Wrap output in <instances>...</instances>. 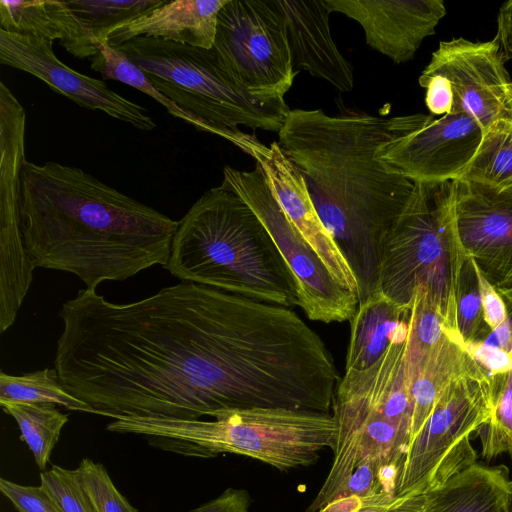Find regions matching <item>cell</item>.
I'll return each mask as SVG.
<instances>
[{"label":"cell","mask_w":512,"mask_h":512,"mask_svg":"<svg viewBox=\"0 0 512 512\" xmlns=\"http://www.w3.org/2000/svg\"><path fill=\"white\" fill-rule=\"evenodd\" d=\"M410 307L388 298L380 289L359 302L350 320V340L343 376L375 365L390 346L409 331Z\"/></svg>","instance_id":"cell-21"},{"label":"cell","mask_w":512,"mask_h":512,"mask_svg":"<svg viewBox=\"0 0 512 512\" xmlns=\"http://www.w3.org/2000/svg\"><path fill=\"white\" fill-rule=\"evenodd\" d=\"M510 456H511V458H512V454H511Z\"/></svg>","instance_id":"cell-43"},{"label":"cell","mask_w":512,"mask_h":512,"mask_svg":"<svg viewBox=\"0 0 512 512\" xmlns=\"http://www.w3.org/2000/svg\"><path fill=\"white\" fill-rule=\"evenodd\" d=\"M19 211L34 264L72 273L96 291L166 266L178 221L88 174L57 162H24Z\"/></svg>","instance_id":"cell-2"},{"label":"cell","mask_w":512,"mask_h":512,"mask_svg":"<svg viewBox=\"0 0 512 512\" xmlns=\"http://www.w3.org/2000/svg\"><path fill=\"white\" fill-rule=\"evenodd\" d=\"M99 52L91 59V68L99 72L104 80H115L133 87L161 104L169 114L179 118L197 130L207 132L197 118L182 110L172 100L162 94L150 82L141 68L131 62L124 53L114 47L97 41Z\"/></svg>","instance_id":"cell-27"},{"label":"cell","mask_w":512,"mask_h":512,"mask_svg":"<svg viewBox=\"0 0 512 512\" xmlns=\"http://www.w3.org/2000/svg\"><path fill=\"white\" fill-rule=\"evenodd\" d=\"M40 482L62 512H95L73 470L53 465L40 473Z\"/></svg>","instance_id":"cell-32"},{"label":"cell","mask_w":512,"mask_h":512,"mask_svg":"<svg viewBox=\"0 0 512 512\" xmlns=\"http://www.w3.org/2000/svg\"><path fill=\"white\" fill-rule=\"evenodd\" d=\"M0 29L12 34L59 41L74 57L90 60L98 54L97 40L66 1H0Z\"/></svg>","instance_id":"cell-20"},{"label":"cell","mask_w":512,"mask_h":512,"mask_svg":"<svg viewBox=\"0 0 512 512\" xmlns=\"http://www.w3.org/2000/svg\"><path fill=\"white\" fill-rule=\"evenodd\" d=\"M491 414L487 370L449 384L408 447L396 497L425 494L475 464L477 451L471 435Z\"/></svg>","instance_id":"cell-8"},{"label":"cell","mask_w":512,"mask_h":512,"mask_svg":"<svg viewBox=\"0 0 512 512\" xmlns=\"http://www.w3.org/2000/svg\"><path fill=\"white\" fill-rule=\"evenodd\" d=\"M107 430L142 435L153 448L183 456L232 453L281 471L315 463L338 438L333 414L283 408L229 410L214 420L119 417Z\"/></svg>","instance_id":"cell-5"},{"label":"cell","mask_w":512,"mask_h":512,"mask_svg":"<svg viewBox=\"0 0 512 512\" xmlns=\"http://www.w3.org/2000/svg\"><path fill=\"white\" fill-rule=\"evenodd\" d=\"M418 82L426 89L425 103L432 115L443 116L451 112L453 94L449 82L444 77H419Z\"/></svg>","instance_id":"cell-34"},{"label":"cell","mask_w":512,"mask_h":512,"mask_svg":"<svg viewBox=\"0 0 512 512\" xmlns=\"http://www.w3.org/2000/svg\"><path fill=\"white\" fill-rule=\"evenodd\" d=\"M509 512H512V503H511V506H510V510H509Z\"/></svg>","instance_id":"cell-42"},{"label":"cell","mask_w":512,"mask_h":512,"mask_svg":"<svg viewBox=\"0 0 512 512\" xmlns=\"http://www.w3.org/2000/svg\"><path fill=\"white\" fill-rule=\"evenodd\" d=\"M229 142L255 159L288 219L322 259L334 278L343 287L358 295L356 278L321 221L301 171L286 156L278 142L266 146L254 135L242 130Z\"/></svg>","instance_id":"cell-16"},{"label":"cell","mask_w":512,"mask_h":512,"mask_svg":"<svg viewBox=\"0 0 512 512\" xmlns=\"http://www.w3.org/2000/svg\"><path fill=\"white\" fill-rule=\"evenodd\" d=\"M59 317L55 369L93 414L196 420L254 404L264 350L240 295L182 281L117 304L85 288Z\"/></svg>","instance_id":"cell-1"},{"label":"cell","mask_w":512,"mask_h":512,"mask_svg":"<svg viewBox=\"0 0 512 512\" xmlns=\"http://www.w3.org/2000/svg\"><path fill=\"white\" fill-rule=\"evenodd\" d=\"M458 180L512 190V115L496 120L483 131L475 155Z\"/></svg>","instance_id":"cell-24"},{"label":"cell","mask_w":512,"mask_h":512,"mask_svg":"<svg viewBox=\"0 0 512 512\" xmlns=\"http://www.w3.org/2000/svg\"><path fill=\"white\" fill-rule=\"evenodd\" d=\"M457 182H415L382 248L380 290L409 307L418 288L427 295L445 332L460 342L456 298L462 250L455 224Z\"/></svg>","instance_id":"cell-6"},{"label":"cell","mask_w":512,"mask_h":512,"mask_svg":"<svg viewBox=\"0 0 512 512\" xmlns=\"http://www.w3.org/2000/svg\"><path fill=\"white\" fill-rule=\"evenodd\" d=\"M222 186L241 197L265 226L297 286L299 306L310 320L324 323L351 320L358 295L343 287L288 219L259 164L253 170L223 169Z\"/></svg>","instance_id":"cell-9"},{"label":"cell","mask_w":512,"mask_h":512,"mask_svg":"<svg viewBox=\"0 0 512 512\" xmlns=\"http://www.w3.org/2000/svg\"><path fill=\"white\" fill-rule=\"evenodd\" d=\"M163 0H71L66 1L84 27L99 42L109 34L139 18Z\"/></svg>","instance_id":"cell-28"},{"label":"cell","mask_w":512,"mask_h":512,"mask_svg":"<svg viewBox=\"0 0 512 512\" xmlns=\"http://www.w3.org/2000/svg\"><path fill=\"white\" fill-rule=\"evenodd\" d=\"M73 472L95 512H139L118 491L103 464L84 458Z\"/></svg>","instance_id":"cell-31"},{"label":"cell","mask_w":512,"mask_h":512,"mask_svg":"<svg viewBox=\"0 0 512 512\" xmlns=\"http://www.w3.org/2000/svg\"><path fill=\"white\" fill-rule=\"evenodd\" d=\"M165 268L183 282L299 306L295 279L265 226L222 185L207 190L178 221Z\"/></svg>","instance_id":"cell-4"},{"label":"cell","mask_w":512,"mask_h":512,"mask_svg":"<svg viewBox=\"0 0 512 512\" xmlns=\"http://www.w3.org/2000/svg\"><path fill=\"white\" fill-rule=\"evenodd\" d=\"M26 113L0 114V332L10 328L29 291L34 264L26 250L19 211L25 158Z\"/></svg>","instance_id":"cell-13"},{"label":"cell","mask_w":512,"mask_h":512,"mask_svg":"<svg viewBox=\"0 0 512 512\" xmlns=\"http://www.w3.org/2000/svg\"><path fill=\"white\" fill-rule=\"evenodd\" d=\"M213 48L250 90L284 96L293 84L297 72L275 0H228L218 14Z\"/></svg>","instance_id":"cell-10"},{"label":"cell","mask_w":512,"mask_h":512,"mask_svg":"<svg viewBox=\"0 0 512 512\" xmlns=\"http://www.w3.org/2000/svg\"><path fill=\"white\" fill-rule=\"evenodd\" d=\"M390 134V118L319 109L290 110L278 132L356 278L359 302L380 289L383 244L415 184L376 155Z\"/></svg>","instance_id":"cell-3"},{"label":"cell","mask_w":512,"mask_h":512,"mask_svg":"<svg viewBox=\"0 0 512 512\" xmlns=\"http://www.w3.org/2000/svg\"><path fill=\"white\" fill-rule=\"evenodd\" d=\"M496 290L504 302L506 318L484 344L499 348L512 357V288Z\"/></svg>","instance_id":"cell-38"},{"label":"cell","mask_w":512,"mask_h":512,"mask_svg":"<svg viewBox=\"0 0 512 512\" xmlns=\"http://www.w3.org/2000/svg\"><path fill=\"white\" fill-rule=\"evenodd\" d=\"M460 246L495 288H512V190L456 180Z\"/></svg>","instance_id":"cell-15"},{"label":"cell","mask_w":512,"mask_h":512,"mask_svg":"<svg viewBox=\"0 0 512 512\" xmlns=\"http://www.w3.org/2000/svg\"><path fill=\"white\" fill-rule=\"evenodd\" d=\"M0 491L18 512H62L41 486H24L0 478Z\"/></svg>","instance_id":"cell-33"},{"label":"cell","mask_w":512,"mask_h":512,"mask_svg":"<svg viewBox=\"0 0 512 512\" xmlns=\"http://www.w3.org/2000/svg\"><path fill=\"white\" fill-rule=\"evenodd\" d=\"M3 411L12 416L21 431V440L32 452L40 470H44L60 432L68 422L54 404L0 401Z\"/></svg>","instance_id":"cell-25"},{"label":"cell","mask_w":512,"mask_h":512,"mask_svg":"<svg viewBox=\"0 0 512 512\" xmlns=\"http://www.w3.org/2000/svg\"><path fill=\"white\" fill-rule=\"evenodd\" d=\"M478 276L485 320L494 331L506 318L505 305L496 288L487 281L479 269Z\"/></svg>","instance_id":"cell-36"},{"label":"cell","mask_w":512,"mask_h":512,"mask_svg":"<svg viewBox=\"0 0 512 512\" xmlns=\"http://www.w3.org/2000/svg\"><path fill=\"white\" fill-rule=\"evenodd\" d=\"M466 350L490 374L512 369V357L499 348L487 344H480L468 347Z\"/></svg>","instance_id":"cell-37"},{"label":"cell","mask_w":512,"mask_h":512,"mask_svg":"<svg viewBox=\"0 0 512 512\" xmlns=\"http://www.w3.org/2000/svg\"><path fill=\"white\" fill-rule=\"evenodd\" d=\"M251 498L244 489L228 488L213 500L189 512H249Z\"/></svg>","instance_id":"cell-35"},{"label":"cell","mask_w":512,"mask_h":512,"mask_svg":"<svg viewBox=\"0 0 512 512\" xmlns=\"http://www.w3.org/2000/svg\"><path fill=\"white\" fill-rule=\"evenodd\" d=\"M492 414L476 432L481 455L491 460L503 453L512 454V369L490 374Z\"/></svg>","instance_id":"cell-30"},{"label":"cell","mask_w":512,"mask_h":512,"mask_svg":"<svg viewBox=\"0 0 512 512\" xmlns=\"http://www.w3.org/2000/svg\"><path fill=\"white\" fill-rule=\"evenodd\" d=\"M228 0H163L127 25L113 30L106 44L117 47L134 38L149 37L211 49L218 14Z\"/></svg>","instance_id":"cell-19"},{"label":"cell","mask_w":512,"mask_h":512,"mask_svg":"<svg viewBox=\"0 0 512 512\" xmlns=\"http://www.w3.org/2000/svg\"><path fill=\"white\" fill-rule=\"evenodd\" d=\"M52 45L41 38L0 29V63L37 77L81 107L102 111L139 130L156 128L146 108L111 90L104 81L69 68L57 58Z\"/></svg>","instance_id":"cell-14"},{"label":"cell","mask_w":512,"mask_h":512,"mask_svg":"<svg viewBox=\"0 0 512 512\" xmlns=\"http://www.w3.org/2000/svg\"><path fill=\"white\" fill-rule=\"evenodd\" d=\"M114 48L141 68L158 91L204 124L207 132L228 141L240 126L279 132L290 111L283 95L241 84L213 47L138 37Z\"/></svg>","instance_id":"cell-7"},{"label":"cell","mask_w":512,"mask_h":512,"mask_svg":"<svg viewBox=\"0 0 512 512\" xmlns=\"http://www.w3.org/2000/svg\"><path fill=\"white\" fill-rule=\"evenodd\" d=\"M456 316L458 336L465 349L484 344L493 333L485 320L478 268L467 255L458 281Z\"/></svg>","instance_id":"cell-29"},{"label":"cell","mask_w":512,"mask_h":512,"mask_svg":"<svg viewBox=\"0 0 512 512\" xmlns=\"http://www.w3.org/2000/svg\"><path fill=\"white\" fill-rule=\"evenodd\" d=\"M509 92H510V97H511V100H512V82H511V84H510Z\"/></svg>","instance_id":"cell-41"},{"label":"cell","mask_w":512,"mask_h":512,"mask_svg":"<svg viewBox=\"0 0 512 512\" xmlns=\"http://www.w3.org/2000/svg\"><path fill=\"white\" fill-rule=\"evenodd\" d=\"M511 503L508 467L476 462L427 492L423 512H509Z\"/></svg>","instance_id":"cell-22"},{"label":"cell","mask_w":512,"mask_h":512,"mask_svg":"<svg viewBox=\"0 0 512 512\" xmlns=\"http://www.w3.org/2000/svg\"><path fill=\"white\" fill-rule=\"evenodd\" d=\"M0 401L54 404L68 410L92 413V408L69 393L55 368L20 376L0 373Z\"/></svg>","instance_id":"cell-26"},{"label":"cell","mask_w":512,"mask_h":512,"mask_svg":"<svg viewBox=\"0 0 512 512\" xmlns=\"http://www.w3.org/2000/svg\"><path fill=\"white\" fill-rule=\"evenodd\" d=\"M497 36L485 42L464 38L441 41L420 77H444L453 94L451 112L463 113L485 131L512 115L510 84Z\"/></svg>","instance_id":"cell-12"},{"label":"cell","mask_w":512,"mask_h":512,"mask_svg":"<svg viewBox=\"0 0 512 512\" xmlns=\"http://www.w3.org/2000/svg\"><path fill=\"white\" fill-rule=\"evenodd\" d=\"M332 12L355 20L367 44L401 64L412 60L446 14L442 0H325Z\"/></svg>","instance_id":"cell-17"},{"label":"cell","mask_w":512,"mask_h":512,"mask_svg":"<svg viewBox=\"0 0 512 512\" xmlns=\"http://www.w3.org/2000/svg\"><path fill=\"white\" fill-rule=\"evenodd\" d=\"M505 61L512 59V0L502 4L497 15V34Z\"/></svg>","instance_id":"cell-39"},{"label":"cell","mask_w":512,"mask_h":512,"mask_svg":"<svg viewBox=\"0 0 512 512\" xmlns=\"http://www.w3.org/2000/svg\"><path fill=\"white\" fill-rule=\"evenodd\" d=\"M391 134L376 155L413 182L458 180L475 155L481 126L463 113L390 118Z\"/></svg>","instance_id":"cell-11"},{"label":"cell","mask_w":512,"mask_h":512,"mask_svg":"<svg viewBox=\"0 0 512 512\" xmlns=\"http://www.w3.org/2000/svg\"><path fill=\"white\" fill-rule=\"evenodd\" d=\"M483 370L486 369L447 333L419 364L408 367L412 405L411 441L449 384Z\"/></svg>","instance_id":"cell-23"},{"label":"cell","mask_w":512,"mask_h":512,"mask_svg":"<svg viewBox=\"0 0 512 512\" xmlns=\"http://www.w3.org/2000/svg\"><path fill=\"white\" fill-rule=\"evenodd\" d=\"M286 25L294 70L308 71L343 92L354 85L353 71L332 39L325 0H275Z\"/></svg>","instance_id":"cell-18"},{"label":"cell","mask_w":512,"mask_h":512,"mask_svg":"<svg viewBox=\"0 0 512 512\" xmlns=\"http://www.w3.org/2000/svg\"><path fill=\"white\" fill-rule=\"evenodd\" d=\"M426 493L396 497L392 502L383 506L370 507L359 512H423Z\"/></svg>","instance_id":"cell-40"}]
</instances>
